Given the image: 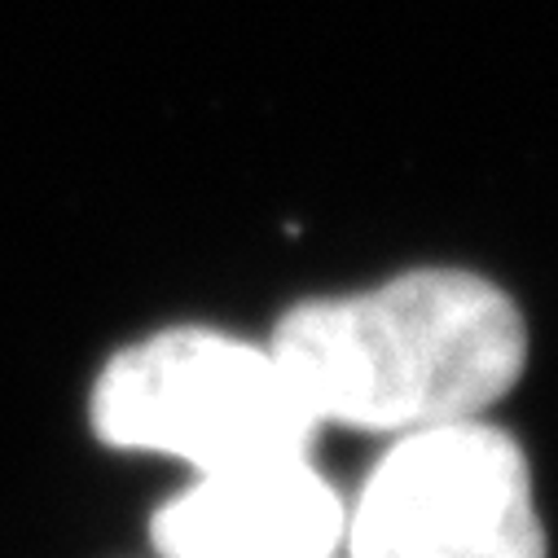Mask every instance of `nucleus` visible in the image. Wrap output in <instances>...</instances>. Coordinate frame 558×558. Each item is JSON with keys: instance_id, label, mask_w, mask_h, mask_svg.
Here are the masks:
<instances>
[{"instance_id": "f257e3e1", "label": "nucleus", "mask_w": 558, "mask_h": 558, "mask_svg": "<svg viewBox=\"0 0 558 558\" xmlns=\"http://www.w3.org/2000/svg\"><path fill=\"white\" fill-rule=\"evenodd\" d=\"M313 423L423 432L484 417L527 365L519 304L471 268H409L352 295L304 300L264 343Z\"/></svg>"}, {"instance_id": "20e7f679", "label": "nucleus", "mask_w": 558, "mask_h": 558, "mask_svg": "<svg viewBox=\"0 0 558 558\" xmlns=\"http://www.w3.org/2000/svg\"><path fill=\"white\" fill-rule=\"evenodd\" d=\"M348 506L308 458L246 462L198 475L155 510L163 558H335Z\"/></svg>"}, {"instance_id": "f03ea898", "label": "nucleus", "mask_w": 558, "mask_h": 558, "mask_svg": "<svg viewBox=\"0 0 558 558\" xmlns=\"http://www.w3.org/2000/svg\"><path fill=\"white\" fill-rule=\"evenodd\" d=\"M88 409L101 445L163 453L198 475L308 458L322 432L268 348L207 326H172L119 348Z\"/></svg>"}, {"instance_id": "7ed1b4c3", "label": "nucleus", "mask_w": 558, "mask_h": 558, "mask_svg": "<svg viewBox=\"0 0 558 558\" xmlns=\"http://www.w3.org/2000/svg\"><path fill=\"white\" fill-rule=\"evenodd\" d=\"M348 558H549L514 436L466 423L404 432L343 523Z\"/></svg>"}]
</instances>
